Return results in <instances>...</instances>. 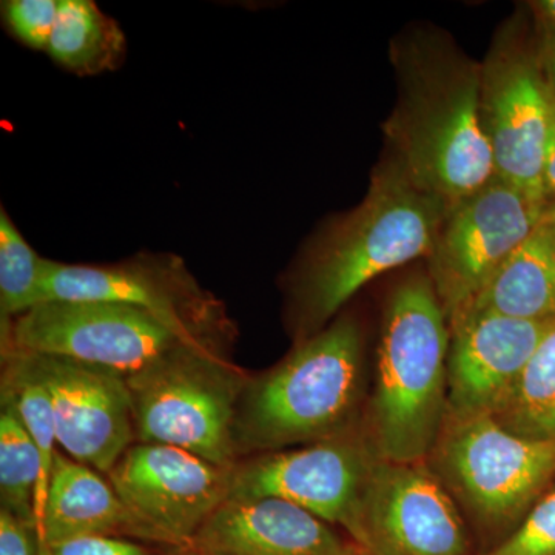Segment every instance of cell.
Returning <instances> with one entry per match:
<instances>
[{
	"label": "cell",
	"instance_id": "6da1fadb",
	"mask_svg": "<svg viewBox=\"0 0 555 555\" xmlns=\"http://www.w3.org/2000/svg\"><path fill=\"white\" fill-rule=\"evenodd\" d=\"M398 101L385 124L396 163L448 208L495 178L480 119V64L440 31L393 42Z\"/></svg>",
	"mask_w": 555,
	"mask_h": 555
},
{
	"label": "cell",
	"instance_id": "7a4b0ae2",
	"mask_svg": "<svg viewBox=\"0 0 555 555\" xmlns=\"http://www.w3.org/2000/svg\"><path fill=\"white\" fill-rule=\"evenodd\" d=\"M447 211L396 160L379 167L366 198L315 241L295 280L305 339L323 331L374 278L429 255Z\"/></svg>",
	"mask_w": 555,
	"mask_h": 555
},
{
	"label": "cell",
	"instance_id": "3957f363",
	"mask_svg": "<svg viewBox=\"0 0 555 555\" xmlns=\"http://www.w3.org/2000/svg\"><path fill=\"white\" fill-rule=\"evenodd\" d=\"M451 332L433 280L414 276L387 305L372 401L375 454L423 463L447 420Z\"/></svg>",
	"mask_w": 555,
	"mask_h": 555
},
{
	"label": "cell",
	"instance_id": "277c9868",
	"mask_svg": "<svg viewBox=\"0 0 555 555\" xmlns=\"http://www.w3.org/2000/svg\"><path fill=\"white\" fill-rule=\"evenodd\" d=\"M361 382L360 328L338 318L272 371L248 379L233 425L241 456L345 436Z\"/></svg>",
	"mask_w": 555,
	"mask_h": 555
},
{
	"label": "cell",
	"instance_id": "5b68a950",
	"mask_svg": "<svg viewBox=\"0 0 555 555\" xmlns=\"http://www.w3.org/2000/svg\"><path fill=\"white\" fill-rule=\"evenodd\" d=\"M126 379L137 443L179 448L222 467L238 463L233 425L250 377L228 349L182 345Z\"/></svg>",
	"mask_w": 555,
	"mask_h": 555
},
{
	"label": "cell",
	"instance_id": "8992f818",
	"mask_svg": "<svg viewBox=\"0 0 555 555\" xmlns=\"http://www.w3.org/2000/svg\"><path fill=\"white\" fill-rule=\"evenodd\" d=\"M551 109L553 91L540 65L535 36H529L525 21L513 17L495 33L480 64L481 127L495 178L539 199H546L543 163Z\"/></svg>",
	"mask_w": 555,
	"mask_h": 555
},
{
	"label": "cell",
	"instance_id": "52a82bcc",
	"mask_svg": "<svg viewBox=\"0 0 555 555\" xmlns=\"http://www.w3.org/2000/svg\"><path fill=\"white\" fill-rule=\"evenodd\" d=\"M108 301L156 318L188 345L229 349L235 326L224 305L199 286L181 258L139 254L116 264L47 262L46 301Z\"/></svg>",
	"mask_w": 555,
	"mask_h": 555
},
{
	"label": "cell",
	"instance_id": "ba28073f",
	"mask_svg": "<svg viewBox=\"0 0 555 555\" xmlns=\"http://www.w3.org/2000/svg\"><path fill=\"white\" fill-rule=\"evenodd\" d=\"M555 215L546 199L494 178L449 207L433 250L430 280L448 323L465 312L514 251Z\"/></svg>",
	"mask_w": 555,
	"mask_h": 555
},
{
	"label": "cell",
	"instance_id": "9c48e42d",
	"mask_svg": "<svg viewBox=\"0 0 555 555\" xmlns=\"http://www.w3.org/2000/svg\"><path fill=\"white\" fill-rule=\"evenodd\" d=\"M182 345L156 318L120 302L51 299L2 320V350L68 358L126 378Z\"/></svg>",
	"mask_w": 555,
	"mask_h": 555
},
{
	"label": "cell",
	"instance_id": "30bf717a",
	"mask_svg": "<svg viewBox=\"0 0 555 555\" xmlns=\"http://www.w3.org/2000/svg\"><path fill=\"white\" fill-rule=\"evenodd\" d=\"M444 427V476L486 524L517 520L555 483V441L517 436L494 416L447 418Z\"/></svg>",
	"mask_w": 555,
	"mask_h": 555
},
{
	"label": "cell",
	"instance_id": "8fae6325",
	"mask_svg": "<svg viewBox=\"0 0 555 555\" xmlns=\"http://www.w3.org/2000/svg\"><path fill=\"white\" fill-rule=\"evenodd\" d=\"M232 467L166 444L134 443L107 480L138 525L141 542L185 550L229 499Z\"/></svg>",
	"mask_w": 555,
	"mask_h": 555
},
{
	"label": "cell",
	"instance_id": "7c38bea8",
	"mask_svg": "<svg viewBox=\"0 0 555 555\" xmlns=\"http://www.w3.org/2000/svg\"><path fill=\"white\" fill-rule=\"evenodd\" d=\"M377 454L345 436L240 460L232 467L229 499L286 500L328 525L345 528L356 542L361 502Z\"/></svg>",
	"mask_w": 555,
	"mask_h": 555
},
{
	"label": "cell",
	"instance_id": "4fadbf2b",
	"mask_svg": "<svg viewBox=\"0 0 555 555\" xmlns=\"http://www.w3.org/2000/svg\"><path fill=\"white\" fill-rule=\"evenodd\" d=\"M356 545L364 555H469L459 509L423 463L375 459Z\"/></svg>",
	"mask_w": 555,
	"mask_h": 555
},
{
	"label": "cell",
	"instance_id": "5bb4252c",
	"mask_svg": "<svg viewBox=\"0 0 555 555\" xmlns=\"http://www.w3.org/2000/svg\"><path fill=\"white\" fill-rule=\"evenodd\" d=\"M21 353L49 392L62 452L107 476L137 443L126 377L68 358Z\"/></svg>",
	"mask_w": 555,
	"mask_h": 555
},
{
	"label": "cell",
	"instance_id": "9a60e30c",
	"mask_svg": "<svg viewBox=\"0 0 555 555\" xmlns=\"http://www.w3.org/2000/svg\"><path fill=\"white\" fill-rule=\"evenodd\" d=\"M551 321L467 313L449 323L447 418L494 416L506 403Z\"/></svg>",
	"mask_w": 555,
	"mask_h": 555
},
{
	"label": "cell",
	"instance_id": "2e32d148",
	"mask_svg": "<svg viewBox=\"0 0 555 555\" xmlns=\"http://www.w3.org/2000/svg\"><path fill=\"white\" fill-rule=\"evenodd\" d=\"M189 547L206 555H364L326 521L273 496L225 500Z\"/></svg>",
	"mask_w": 555,
	"mask_h": 555
},
{
	"label": "cell",
	"instance_id": "e0dca14e",
	"mask_svg": "<svg viewBox=\"0 0 555 555\" xmlns=\"http://www.w3.org/2000/svg\"><path fill=\"white\" fill-rule=\"evenodd\" d=\"M38 534L40 546L89 535L141 542L138 525L109 481L61 451L54 456Z\"/></svg>",
	"mask_w": 555,
	"mask_h": 555
},
{
	"label": "cell",
	"instance_id": "ac0fdd59",
	"mask_svg": "<svg viewBox=\"0 0 555 555\" xmlns=\"http://www.w3.org/2000/svg\"><path fill=\"white\" fill-rule=\"evenodd\" d=\"M485 312L520 320H554L555 215L503 262L469 308L456 318Z\"/></svg>",
	"mask_w": 555,
	"mask_h": 555
},
{
	"label": "cell",
	"instance_id": "d6986e66",
	"mask_svg": "<svg viewBox=\"0 0 555 555\" xmlns=\"http://www.w3.org/2000/svg\"><path fill=\"white\" fill-rule=\"evenodd\" d=\"M127 40L118 22L91 0H60V16L47 53L78 76L115 72L126 60Z\"/></svg>",
	"mask_w": 555,
	"mask_h": 555
},
{
	"label": "cell",
	"instance_id": "ffe728a7",
	"mask_svg": "<svg viewBox=\"0 0 555 555\" xmlns=\"http://www.w3.org/2000/svg\"><path fill=\"white\" fill-rule=\"evenodd\" d=\"M494 418L517 436L555 441V318Z\"/></svg>",
	"mask_w": 555,
	"mask_h": 555
},
{
	"label": "cell",
	"instance_id": "44dd1931",
	"mask_svg": "<svg viewBox=\"0 0 555 555\" xmlns=\"http://www.w3.org/2000/svg\"><path fill=\"white\" fill-rule=\"evenodd\" d=\"M42 463L35 441L10 406L0 404V505L36 524Z\"/></svg>",
	"mask_w": 555,
	"mask_h": 555
},
{
	"label": "cell",
	"instance_id": "7402d4cb",
	"mask_svg": "<svg viewBox=\"0 0 555 555\" xmlns=\"http://www.w3.org/2000/svg\"><path fill=\"white\" fill-rule=\"evenodd\" d=\"M49 259L39 257L5 210H0V315L2 320L46 302Z\"/></svg>",
	"mask_w": 555,
	"mask_h": 555
},
{
	"label": "cell",
	"instance_id": "603a6c76",
	"mask_svg": "<svg viewBox=\"0 0 555 555\" xmlns=\"http://www.w3.org/2000/svg\"><path fill=\"white\" fill-rule=\"evenodd\" d=\"M483 555H555V483L502 545Z\"/></svg>",
	"mask_w": 555,
	"mask_h": 555
},
{
	"label": "cell",
	"instance_id": "cb8c5ba5",
	"mask_svg": "<svg viewBox=\"0 0 555 555\" xmlns=\"http://www.w3.org/2000/svg\"><path fill=\"white\" fill-rule=\"evenodd\" d=\"M3 20L16 38L36 50H47L60 16V0L2 2Z\"/></svg>",
	"mask_w": 555,
	"mask_h": 555
},
{
	"label": "cell",
	"instance_id": "d4e9b609",
	"mask_svg": "<svg viewBox=\"0 0 555 555\" xmlns=\"http://www.w3.org/2000/svg\"><path fill=\"white\" fill-rule=\"evenodd\" d=\"M40 555H159L124 537L89 535L40 546Z\"/></svg>",
	"mask_w": 555,
	"mask_h": 555
},
{
	"label": "cell",
	"instance_id": "484cf974",
	"mask_svg": "<svg viewBox=\"0 0 555 555\" xmlns=\"http://www.w3.org/2000/svg\"><path fill=\"white\" fill-rule=\"evenodd\" d=\"M0 555H40L38 528L0 507Z\"/></svg>",
	"mask_w": 555,
	"mask_h": 555
},
{
	"label": "cell",
	"instance_id": "4316f807",
	"mask_svg": "<svg viewBox=\"0 0 555 555\" xmlns=\"http://www.w3.org/2000/svg\"><path fill=\"white\" fill-rule=\"evenodd\" d=\"M543 190L547 203L555 207V98L551 109L550 133H547L545 163H543Z\"/></svg>",
	"mask_w": 555,
	"mask_h": 555
},
{
	"label": "cell",
	"instance_id": "83f0119b",
	"mask_svg": "<svg viewBox=\"0 0 555 555\" xmlns=\"http://www.w3.org/2000/svg\"><path fill=\"white\" fill-rule=\"evenodd\" d=\"M534 20L537 35L555 36V0H535L528 3Z\"/></svg>",
	"mask_w": 555,
	"mask_h": 555
},
{
	"label": "cell",
	"instance_id": "f1b7e54d",
	"mask_svg": "<svg viewBox=\"0 0 555 555\" xmlns=\"http://www.w3.org/2000/svg\"><path fill=\"white\" fill-rule=\"evenodd\" d=\"M537 54L555 98V36L537 35Z\"/></svg>",
	"mask_w": 555,
	"mask_h": 555
},
{
	"label": "cell",
	"instance_id": "f546056e",
	"mask_svg": "<svg viewBox=\"0 0 555 555\" xmlns=\"http://www.w3.org/2000/svg\"><path fill=\"white\" fill-rule=\"evenodd\" d=\"M159 555H206L201 554L198 551L190 550V547H185V550H170L169 553L159 554Z\"/></svg>",
	"mask_w": 555,
	"mask_h": 555
}]
</instances>
